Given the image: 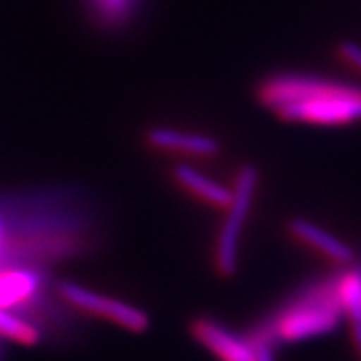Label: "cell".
<instances>
[{
  "instance_id": "1",
  "label": "cell",
  "mask_w": 361,
  "mask_h": 361,
  "mask_svg": "<svg viewBox=\"0 0 361 361\" xmlns=\"http://www.w3.org/2000/svg\"><path fill=\"white\" fill-rule=\"evenodd\" d=\"M103 219L87 195L48 189L0 202V268L48 270L96 252Z\"/></svg>"
},
{
  "instance_id": "2",
  "label": "cell",
  "mask_w": 361,
  "mask_h": 361,
  "mask_svg": "<svg viewBox=\"0 0 361 361\" xmlns=\"http://www.w3.org/2000/svg\"><path fill=\"white\" fill-rule=\"evenodd\" d=\"M257 99L288 123L347 127L361 123V87L314 73H271L257 85Z\"/></svg>"
},
{
  "instance_id": "3",
  "label": "cell",
  "mask_w": 361,
  "mask_h": 361,
  "mask_svg": "<svg viewBox=\"0 0 361 361\" xmlns=\"http://www.w3.org/2000/svg\"><path fill=\"white\" fill-rule=\"evenodd\" d=\"M339 270L302 284L268 316L257 321L244 338L253 348L271 347L275 350L281 345L330 334L345 317Z\"/></svg>"
},
{
  "instance_id": "4",
  "label": "cell",
  "mask_w": 361,
  "mask_h": 361,
  "mask_svg": "<svg viewBox=\"0 0 361 361\" xmlns=\"http://www.w3.org/2000/svg\"><path fill=\"white\" fill-rule=\"evenodd\" d=\"M0 307L35 326H63L70 308L57 292V281L46 270L27 266L0 268Z\"/></svg>"
},
{
  "instance_id": "5",
  "label": "cell",
  "mask_w": 361,
  "mask_h": 361,
  "mask_svg": "<svg viewBox=\"0 0 361 361\" xmlns=\"http://www.w3.org/2000/svg\"><path fill=\"white\" fill-rule=\"evenodd\" d=\"M259 180H261V173L255 165H243L235 176L233 188H231L233 200L226 209V219L220 226L215 253H213L215 270L222 277H233L237 274L240 235H243V228L259 191Z\"/></svg>"
},
{
  "instance_id": "6",
  "label": "cell",
  "mask_w": 361,
  "mask_h": 361,
  "mask_svg": "<svg viewBox=\"0 0 361 361\" xmlns=\"http://www.w3.org/2000/svg\"><path fill=\"white\" fill-rule=\"evenodd\" d=\"M57 292L72 310L105 319L136 334L149 329V316L130 302L109 298L72 281H57Z\"/></svg>"
},
{
  "instance_id": "7",
  "label": "cell",
  "mask_w": 361,
  "mask_h": 361,
  "mask_svg": "<svg viewBox=\"0 0 361 361\" xmlns=\"http://www.w3.org/2000/svg\"><path fill=\"white\" fill-rule=\"evenodd\" d=\"M189 330L192 338L211 354H215L220 361H257L255 348L250 345V341L244 336L231 332L228 326L213 317H195Z\"/></svg>"
},
{
  "instance_id": "8",
  "label": "cell",
  "mask_w": 361,
  "mask_h": 361,
  "mask_svg": "<svg viewBox=\"0 0 361 361\" xmlns=\"http://www.w3.org/2000/svg\"><path fill=\"white\" fill-rule=\"evenodd\" d=\"M286 231L295 243L338 268H347L356 262V253L353 247L310 220L299 219V216L290 219L286 222Z\"/></svg>"
},
{
  "instance_id": "9",
  "label": "cell",
  "mask_w": 361,
  "mask_h": 361,
  "mask_svg": "<svg viewBox=\"0 0 361 361\" xmlns=\"http://www.w3.org/2000/svg\"><path fill=\"white\" fill-rule=\"evenodd\" d=\"M145 145L160 154L183 156L207 160L220 152V143L207 134L183 133L169 127H151L145 130Z\"/></svg>"
},
{
  "instance_id": "10",
  "label": "cell",
  "mask_w": 361,
  "mask_h": 361,
  "mask_svg": "<svg viewBox=\"0 0 361 361\" xmlns=\"http://www.w3.org/2000/svg\"><path fill=\"white\" fill-rule=\"evenodd\" d=\"M173 180L178 188L191 195L195 200H198L204 206H209L213 209L226 211L233 200V191L228 189L222 183L207 178L206 174L198 173L195 167L188 164H178L173 167Z\"/></svg>"
},
{
  "instance_id": "11",
  "label": "cell",
  "mask_w": 361,
  "mask_h": 361,
  "mask_svg": "<svg viewBox=\"0 0 361 361\" xmlns=\"http://www.w3.org/2000/svg\"><path fill=\"white\" fill-rule=\"evenodd\" d=\"M142 0H87L94 23L103 30L118 32L133 23Z\"/></svg>"
},
{
  "instance_id": "12",
  "label": "cell",
  "mask_w": 361,
  "mask_h": 361,
  "mask_svg": "<svg viewBox=\"0 0 361 361\" xmlns=\"http://www.w3.org/2000/svg\"><path fill=\"white\" fill-rule=\"evenodd\" d=\"M0 339H9L18 345L33 347L42 339V332L32 321L0 307Z\"/></svg>"
},
{
  "instance_id": "13",
  "label": "cell",
  "mask_w": 361,
  "mask_h": 361,
  "mask_svg": "<svg viewBox=\"0 0 361 361\" xmlns=\"http://www.w3.org/2000/svg\"><path fill=\"white\" fill-rule=\"evenodd\" d=\"M336 57L343 66L361 75V46L353 41H343L336 46Z\"/></svg>"
},
{
  "instance_id": "14",
  "label": "cell",
  "mask_w": 361,
  "mask_h": 361,
  "mask_svg": "<svg viewBox=\"0 0 361 361\" xmlns=\"http://www.w3.org/2000/svg\"><path fill=\"white\" fill-rule=\"evenodd\" d=\"M257 361H275V350L271 347H257Z\"/></svg>"
}]
</instances>
